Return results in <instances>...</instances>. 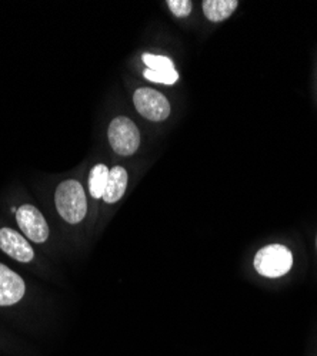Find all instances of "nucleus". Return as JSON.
<instances>
[{"mask_svg":"<svg viewBox=\"0 0 317 356\" xmlns=\"http://www.w3.org/2000/svg\"><path fill=\"white\" fill-rule=\"evenodd\" d=\"M54 201L61 217L69 224H79L88 213V200H86L84 190L76 180L61 183L56 188Z\"/></svg>","mask_w":317,"mask_h":356,"instance_id":"f257e3e1","label":"nucleus"},{"mask_svg":"<svg viewBox=\"0 0 317 356\" xmlns=\"http://www.w3.org/2000/svg\"><path fill=\"white\" fill-rule=\"evenodd\" d=\"M293 266V255L291 250L272 244L258 251L254 257L256 271L266 278H279L286 275Z\"/></svg>","mask_w":317,"mask_h":356,"instance_id":"f03ea898","label":"nucleus"},{"mask_svg":"<svg viewBox=\"0 0 317 356\" xmlns=\"http://www.w3.org/2000/svg\"><path fill=\"white\" fill-rule=\"evenodd\" d=\"M109 143L114 153L132 156L140 145V133L136 124L127 117H116L109 126Z\"/></svg>","mask_w":317,"mask_h":356,"instance_id":"7ed1b4c3","label":"nucleus"},{"mask_svg":"<svg viewBox=\"0 0 317 356\" xmlns=\"http://www.w3.org/2000/svg\"><path fill=\"white\" fill-rule=\"evenodd\" d=\"M136 110L152 122H163L170 115V103L167 99L149 87H141L133 95Z\"/></svg>","mask_w":317,"mask_h":356,"instance_id":"20e7f679","label":"nucleus"},{"mask_svg":"<svg viewBox=\"0 0 317 356\" xmlns=\"http://www.w3.org/2000/svg\"><path fill=\"white\" fill-rule=\"evenodd\" d=\"M16 220L29 240L42 244L49 238V225L36 207L26 204L16 211Z\"/></svg>","mask_w":317,"mask_h":356,"instance_id":"39448f33","label":"nucleus"},{"mask_svg":"<svg viewBox=\"0 0 317 356\" xmlns=\"http://www.w3.org/2000/svg\"><path fill=\"white\" fill-rule=\"evenodd\" d=\"M0 250L10 258L23 264L31 262L35 258L32 245L26 241L22 234L13 231L12 228L0 229Z\"/></svg>","mask_w":317,"mask_h":356,"instance_id":"423d86ee","label":"nucleus"},{"mask_svg":"<svg viewBox=\"0 0 317 356\" xmlns=\"http://www.w3.org/2000/svg\"><path fill=\"white\" fill-rule=\"evenodd\" d=\"M23 280L9 266L0 264V307L17 304L24 295Z\"/></svg>","mask_w":317,"mask_h":356,"instance_id":"0eeeda50","label":"nucleus"},{"mask_svg":"<svg viewBox=\"0 0 317 356\" xmlns=\"http://www.w3.org/2000/svg\"><path fill=\"white\" fill-rule=\"evenodd\" d=\"M127 187V172L123 167H113L109 172V180L106 184V190L103 194V200L107 204L118 202Z\"/></svg>","mask_w":317,"mask_h":356,"instance_id":"6e6552de","label":"nucleus"},{"mask_svg":"<svg viewBox=\"0 0 317 356\" xmlns=\"http://www.w3.org/2000/svg\"><path fill=\"white\" fill-rule=\"evenodd\" d=\"M239 6L238 0H205L203 12L210 22H223L230 17Z\"/></svg>","mask_w":317,"mask_h":356,"instance_id":"1a4fd4ad","label":"nucleus"},{"mask_svg":"<svg viewBox=\"0 0 317 356\" xmlns=\"http://www.w3.org/2000/svg\"><path fill=\"white\" fill-rule=\"evenodd\" d=\"M109 172H110V170L105 164H98L91 171L89 191H91V195L93 198H96V200L103 198L106 184H107V180H109Z\"/></svg>","mask_w":317,"mask_h":356,"instance_id":"9d476101","label":"nucleus"},{"mask_svg":"<svg viewBox=\"0 0 317 356\" xmlns=\"http://www.w3.org/2000/svg\"><path fill=\"white\" fill-rule=\"evenodd\" d=\"M143 63L148 66L149 70L153 72H173L175 70V65L166 56H157V54H150L145 53L141 56Z\"/></svg>","mask_w":317,"mask_h":356,"instance_id":"9b49d317","label":"nucleus"},{"mask_svg":"<svg viewBox=\"0 0 317 356\" xmlns=\"http://www.w3.org/2000/svg\"><path fill=\"white\" fill-rule=\"evenodd\" d=\"M143 76H145V79L153 81V83H160V84H175L178 80H179V73L176 70L173 72H153V70H149L146 69L145 72H143Z\"/></svg>","mask_w":317,"mask_h":356,"instance_id":"f8f14e48","label":"nucleus"},{"mask_svg":"<svg viewBox=\"0 0 317 356\" xmlns=\"http://www.w3.org/2000/svg\"><path fill=\"white\" fill-rule=\"evenodd\" d=\"M167 5H169V9L171 10V13L178 17L189 16L193 9V3L190 2V0H169Z\"/></svg>","mask_w":317,"mask_h":356,"instance_id":"ddd939ff","label":"nucleus"}]
</instances>
